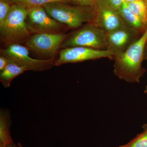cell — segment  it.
<instances>
[{
  "instance_id": "6da1fadb",
  "label": "cell",
  "mask_w": 147,
  "mask_h": 147,
  "mask_svg": "<svg viewBox=\"0 0 147 147\" xmlns=\"http://www.w3.org/2000/svg\"><path fill=\"white\" fill-rule=\"evenodd\" d=\"M147 28L141 37L123 53L113 57L114 74L119 79L129 83H139L146 70L142 66Z\"/></svg>"
},
{
  "instance_id": "7a4b0ae2",
  "label": "cell",
  "mask_w": 147,
  "mask_h": 147,
  "mask_svg": "<svg viewBox=\"0 0 147 147\" xmlns=\"http://www.w3.org/2000/svg\"><path fill=\"white\" fill-rule=\"evenodd\" d=\"M28 8L22 5L13 4L6 18L0 24L1 37L9 45L26 42L30 37L27 24Z\"/></svg>"
},
{
  "instance_id": "3957f363",
  "label": "cell",
  "mask_w": 147,
  "mask_h": 147,
  "mask_svg": "<svg viewBox=\"0 0 147 147\" xmlns=\"http://www.w3.org/2000/svg\"><path fill=\"white\" fill-rule=\"evenodd\" d=\"M42 7L52 18L71 28H79L84 23H92L93 20V7L61 2L50 3Z\"/></svg>"
},
{
  "instance_id": "277c9868",
  "label": "cell",
  "mask_w": 147,
  "mask_h": 147,
  "mask_svg": "<svg viewBox=\"0 0 147 147\" xmlns=\"http://www.w3.org/2000/svg\"><path fill=\"white\" fill-rule=\"evenodd\" d=\"M76 46L107 50L106 32L93 23H87L68 36L61 47L65 48Z\"/></svg>"
},
{
  "instance_id": "5b68a950",
  "label": "cell",
  "mask_w": 147,
  "mask_h": 147,
  "mask_svg": "<svg viewBox=\"0 0 147 147\" xmlns=\"http://www.w3.org/2000/svg\"><path fill=\"white\" fill-rule=\"evenodd\" d=\"M1 56L10 61L24 67L27 71H42L51 68L54 65V59H37L31 57L28 49L18 44L9 45L7 48L1 50Z\"/></svg>"
},
{
  "instance_id": "8992f818",
  "label": "cell",
  "mask_w": 147,
  "mask_h": 147,
  "mask_svg": "<svg viewBox=\"0 0 147 147\" xmlns=\"http://www.w3.org/2000/svg\"><path fill=\"white\" fill-rule=\"evenodd\" d=\"M27 24L30 32L35 34L62 33L63 24L47 13L42 6L28 8Z\"/></svg>"
},
{
  "instance_id": "52a82bcc",
  "label": "cell",
  "mask_w": 147,
  "mask_h": 147,
  "mask_svg": "<svg viewBox=\"0 0 147 147\" xmlns=\"http://www.w3.org/2000/svg\"><path fill=\"white\" fill-rule=\"evenodd\" d=\"M114 56V54L108 50H97L80 46L66 47L61 50L59 59L55 61V65L59 66L102 58L113 59Z\"/></svg>"
},
{
  "instance_id": "ba28073f",
  "label": "cell",
  "mask_w": 147,
  "mask_h": 147,
  "mask_svg": "<svg viewBox=\"0 0 147 147\" xmlns=\"http://www.w3.org/2000/svg\"><path fill=\"white\" fill-rule=\"evenodd\" d=\"M68 36V34H35L26 42L28 49L35 53L52 57L57 53Z\"/></svg>"
},
{
  "instance_id": "9c48e42d",
  "label": "cell",
  "mask_w": 147,
  "mask_h": 147,
  "mask_svg": "<svg viewBox=\"0 0 147 147\" xmlns=\"http://www.w3.org/2000/svg\"><path fill=\"white\" fill-rule=\"evenodd\" d=\"M142 34L127 26L106 32L107 50L112 52L114 56L123 53Z\"/></svg>"
},
{
  "instance_id": "30bf717a",
  "label": "cell",
  "mask_w": 147,
  "mask_h": 147,
  "mask_svg": "<svg viewBox=\"0 0 147 147\" xmlns=\"http://www.w3.org/2000/svg\"><path fill=\"white\" fill-rule=\"evenodd\" d=\"M93 7L94 16L92 23L106 32L127 26L118 11L111 7L105 0H99Z\"/></svg>"
},
{
  "instance_id": "8fae6325",
  "label": "cell",
  "mask_w": 147,
  "mask_h": 147,
  "mask_svg": "<svg viewBox=\"0 0 147 147\" xmlns=\"http://www.w3.org/2000/svg\"><path fill=\"white\" fill-rule=\"evenodd\" d=\"M119 14L127 26L144 33L147 28V25L141 18L131 12L125 3L118 11Z\"/></svg>"
},
{
  "instance_id": "7c38bea8",
  "label": "cell",
  "mask_w": 147,
  "mask_h": 147,
  "mask_svg": "<svg viewBox=\"0 0 147 147\" xmlns=\"http://www.w3.org/2000/svg\"><path fill=\"white\" fill-rule=\"evenodd\" d=\"M26 71V69L24 67L10 61L5 68L1 71V82L5 88H8L14 78Z\"/></svg>"
},
{
  "instance_id": "4fadbf2b",
  "label": "cell",
  "mask_w": 147,
  "mask_h": 147,
  "mask_svg": "<svg viewBox=\"0 0 147 147\" xmlns=\"http://www.w3.org/2000/svg\"><path fill=\"white\" fill-rule=\"evenodd\" d=\"M10 119L8 111L1 110L0 114V147H5L12 142L9 126Z\"/></svg>"
},
{
  "instance_id": "5bb4252c",
  "label": "cell",
  "mask_w": 147,
  "mask_h": 147,
  "mask_svg": "<svg viewBox=\"0 0 147 147\" xmlns=\"http://www.w3.org/2000/svg\"><path fill=\"white\" fill-rule=\"evenodd\" d=\"M125 4L131 12L139 16L147 25V6L143 0H138Z\"/></svg>"
},
{
  "instance_id": "9a60e30c",
  "label": "cell",
  "mask_w": 147,
  "mask_h": 147,
  "mask_svg": "<svg viewBox=\"0 0 147 147\" xmlns=\"http://www.w3.org/2000/svg\"><path fill=\"white\" fill-rule=\"evenodd\" d=\"M11 4H18L26 7L28 8L42 6L47 4L54 2H61L68 3L71 0H7Z\"/></svg>"
},
{
  "instance_id": "2e32d148",
  "label": "cell",
  "mask_w": 147,
  "mask_h": 147,
  "mask_svg": "<svg viewBox=\"0 0 147 147\" xmlns=\"http://www.w3.org/2000/svg\"><path fill=\"white\" fill-rule=\"evenodd\" d=\"M144 130L128 144L121 147H147V125H144Z\"/></svg>"
},
{
  "instance_id": "e0dca14e",
  "label": "cell",
  "mask_w": 147,
  "mask_h": 147,
  "mask_svg": "<svg viewBox=\"0 0 147 147\" xmlns=\"http://www.w3.org/2000/svg\"><path fill=\"white\" fill-rule=\"evenodd\" d=\"M11 5L7 0H0V24L6 18Z\"/></svg>"
},
{
  "instance_id": "ac0fdd59",
  "label": "cell",
  "mask_w": 147,
  "mask_h": 147,
  "mask_svg": "<svg viewBox=\"0 0 147 147\" xmlns=\"http://www.w3.org/2000/svg\"><path fill=\"white\" fill-rule=\"evenodd\" d=\"M99 0H71V2L76 5L93 7Z\"/></svg>"
},
{
  "instance_id": "d6986e66",
  "label": "cell",
  "mask_w": 147,
  "mask_h": 147,
  "mask_svg": "<svg viewBox=\"0 0 147 147\" xmlns=\"http://www.w3.org/2000/svg\"><path fill=\"white\" fill-rule=\"evenodd\" d=\"M105 1L111 7L117 11L124 3V0H105Z\"/></svg>"
},
{
  "instance_id": "ffe728a7",
  "label": "cell",
  "mask_w": 147,
  "mask_h": 147,
  "mask_svg": "<svg viewBox=\"0 0 147 147\" xmlns=\"http://www.w3.org/2000/svg\"><path fill=\"white\" fill-rule=\"evenodd\" d=\"M10 62V61L5 57L1 56L0 57V70L1 71L3 70Z\"/></svg>"
},
{
  "instance_id": "44dd1931",
  "label": "cell",
  "mask_w": 147,
  "mask_h": 147,
  "mask_svg": "<svg viewBox=\"0 0 147 147\" xmlns=\"http://www.w3.org/2000/svg\"><path fill=\"white\" fill-rule=\"evenodd\" d=\"M144 58L147 59V41L146 43L145 47L144 55Z\"/></svg>"
},
{
  "instance_id": "7402d4cb",
  "label": "cell",
  "mask_w": 147,
  "mask_h": 147,
  "mask_svg": "<svg viewBox=\"0 0 147 147\" xmlns=\"http://www.w3.org/2000/svg\"><path fill=\"white\" fill-rule=\"evenodd\" d=\"M5 147H21L19 146H17V145H16L14 144L13 143V142H11V143H10V144L7 145Z\"/></svg>"
},
{
  "instance_id": "603a6c76",
  "label": "cell",
  "mask_w": 147,
  "mask_h": 147,
  "mask_svg": "<svg viewBox=\"0 0 147 147\" xmlns=\"http://www.w3.org/2000/svg\"><path fill=\"white\" fill-rule=\"evenodd\" d=\"M137 1H138V0H124V3H128L132 2H134Z\"/></svg>"
},
{
  "instance_id": "cb8c5ba5",
  "label": "cell",
  "mask_w": 147,
  "mask_h": 147,
  "mask_svg": "<svg viewBox=\"0 0 147 147\" xmlns=\"http://www.w3.org/2000/svg\"><path fill=\"white\" fill-rule=\"evenodd\" d=\"M145 92L147 93V86L146 87V89H145ZM146 125H147V123L146 124Z\"/></svg>"
},
{
  "instance_id": "d4e9b609",
  "label": "cell",
  "mask_w": 147,
  "mask_h": 147,
  "mask_svg": "<svg viewBox=\"0 0 147 147\" xmlns=\"http://www.w3.org/2000/svg\"><path fill=\"white\" fill-rule=\"evenodd\" d=\"M143 1L146 4V5L147 6V0H143Z\"/></svg>"
}]
</instances>
